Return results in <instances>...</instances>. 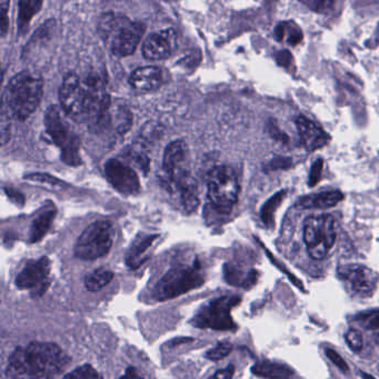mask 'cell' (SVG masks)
I'll list each match as a JSON object with an SVG mask.
<instances>
[{
    "mask_svg": "<svg viewBox=\"0 0 379 379\" xmlns=\"http://www.w3.org/2000/svg\"><path fill=\"white\" fill-rule=\"evenodd\" d=\"M59 99L65 114L78 123H99L111 106L105 82L95 76L82 80L77 75H67L59 92Z\"/></svg>",
    "mask_w": 379,
    "mask_h": 379,
    "instance_id": "1",
    "label": "cell"
},
{
    "mask_svg": "<svg viewBox=\"0 0 379 379\" xmlns=\"http://www.w3.org/2000/svg\"><path fill=\"white\" fill-rule=\"evenodd\" d=\"M70 361V357L56 344L33 341L11 353L7 376L11 379H53Z\"/></svg>",
    "mask_w": 379,
    "mask_h": 379,
    "instance_id": "2",
    "label": "cell"
},
{
    "mask_svg": "<svg viewBox=\"0 0 379 379\" xmlns=\"http://www.w3.org/2000/svg\"><path fill=\"white\" fill-rule=\"evenodd\" d=\"M162 178L168 190L177 192L180 197L198 190L190 170V149L185 141H172L165 149Z\"/></svg>",
    "mask_w": 379,
    "mask_h": 379,
    "instance_id": "3",
    "label": "cell"
},
{
    "mask_svg": "<svg viewBox=\"0 0 379 379\" xmlns=\"http://www.w3.org/2000/svg\"><path fill=\"white\" fill-rule=\"evenodd\" d=\"M44 92V82L37 75L23 72L11 78L6 89L8 111L17 119H26L36 111Z\"/></svg>",
    "mask_w": 379,
    "mask_h": 379,
    "instance_id": "4",
    "label": "cell"
},
{
    "mask_svg": "<svg viewBox=\"0 0 379 379\" xmlns=\"http://www.w3.org/2000/svg\"><path fill=\"white\" fill-rule=\"evenodd\" d=\"M143 23H135L123 16L106 13L99 23V33L111 41L115 56H129L136 50L144 33Z\"/></svg>",
    "mask_w": 379,
    "mask_h": 379,
    "instance_id": "5",
    "label": "cell"
},
{
    "mask_svg": "<svg viewBox=\"0 0 379 379\" xmlns=\"http://www.w3.org/2000/svg\"><path fill=\"white\" fill-rule=\"evenodd\" d=\"M65 111L57 106H50L45 115L47 133L52 137L55 144L62 149V157L68 165L80 164L79 139L75 135L64 116Z\"/></svg>",
    "mask_w": 379,
    "mask_h": 379,
    "instance_id": "6",
    "label": "cell"
},
{
    "mask_svg": "<svg viewBox=\"0 0 379 379\" xmlns=\"http://www.w3.org/2000/svg\"><path fill=\"white\" fill-rule=\"evenodd\" d=\"M205 278L198 265L177 266L170 269L155 286L154 296L158 300H172L180 295L203 286Z\"/></svg>",
    "mask_w": 379,
    "mask_h": 379,
    "instance_id": "7",
    "label": "cell"
},
{
    "mask_svg": "<svg viewBox=\"0 0 379 379\" xmlns=\"http://www.w3.org/2000/svg\"><path fill=\"white\" fill-rule=\"evenodd\" d=\"M308 254L316 260L326 258L336 243V227L331 216L309 217L304 226Z\"/></svg>",
    "mask_w": 379,
    "mask_h": 379,
    "instance_id": "8",
    "label": "cell"
},
{
    "mask_svg": "<svg viewBox=\"0 0 379 379\" xmlns=\"http://www.w3.org/2000/svg\"><path fill=\"white\" fill-rule=\"evenodd\" d=\"M113 241V225L109 221H95L80 235L75 255L82 260H95L109 253Z\"/></svg>",
    "mask_w": 379,
    "mask_h": 379,
    "instance_id": "9",
    "label": "cell"
},
{
    "mask_svg": "<svg viewBox=\"0 0 379 379\" xmlns=\"http://www.w3.org/2000/svg\"><path fill=\"white\" fill-rule=\"evenodd\" d=\"M239 296H225L212 300L198 310L192 324L198 328H210L215 331H234L235 322L231 309L241 302Z\"/></svg>",
    "mask_w": 379,
    "mask_h": 379,
    "instance_id": "10",
    "label": "cell"
},
{
    "mask_svg": "<svg viewBox=\"0 0 379 379\" xmlns=\"http://www.w3.org/2000/svg\"><path fill=\"white\" fill-rule=\"evenodd\" d=\"M239 182L231 167L218 166L208 176V196L221 212H229L238 198Z\"/></svg>",
    "mask_w": 379,
    "mask_h": 379,
    "instance_id": "11",
    "label": "cell"
},
{
    "mask_svg": "<svg viewBox=\"0 0 379 379\" xmlns=\"http://www.w3.org/2000/svg\"><path fill=\"white\" fill-rule=\"evenodd\" d=\"M339 278L346 282L353 292L361 296H370L376 290L377 276L372 269L359 264L339 266L337 269Z\"/></svg>",
    "mask_w": 379,
    "mask_h": 379,
    "instance_id": "12",
    "label": "cell"
},
{
    "mask_svg": "<svg viewBox=\"0 0 379 379\" xmlns=\"http://www.w3.org/2000/svg\"><path fill=\"white\" fill-rule=\"evenodd\" d=\"M105 172L113 187L125 195H136L141 190V182L136 172L117 159L106 163Z\"/></svg>",
    "mask_w": 379,
    "mask_h": 379,
    "instance_id": "13",
    "label": "cell"
},
{
    "mask_svg": "<svg viewBox=\"0 0 379 379\" xmlns=\"http://www.w3.org/2000/svg\"><path fill=\"white\" fill-rule=\"evenodd\" d=\"M50 272V260L47 257H41L37 260H31L21 269L16 277V286L21 290L37 288V292H43L46 288L45 282Z\"/></svg>",
    "mask_w": 379,
    "mask_h": 379,
    "instance_id": "14",
    "label": "cell"
},
{
    "mask_svg": "<svg viewBox=\"0 0 379 379\" xmlns=\"http://www.w3.org/2000/svg\"><path fill=\"white\" fill-rule=\"evenodd\" d=\"M177 35L172 29L150 33L145 39L143 54L149 60H162L172 56L176 48Z\"/></svg>",
    "mask_w": 379,
    "mask_h": 379,
    "instance_id": "15",
    "label": "cell"
},
{
    "mask_svg": "<svg viewBox=\"0 0 379 379\" xmlns=\"http://www.w3.org/2000/svg\"><path fill=\"white\" fill-rule=\"evenodd\" d=\"M164 74L159 67H141L131 74L129 78L131 85L143 92H153L162 86Z\"/></svg>",
    "mask_w": 379,
    "mask_h": 379,
    "instance_id": "16",
    "label": "cell"
},
{
    "mask_svg": "<svg viewBox=\"0 0 379 379\" xmlns=\"http://www.w3.org/2000/svg\"><path fill=\"white\" fill-rule=\"evenodd\" d=\"M297 128L308 151L317 150L327 144L328 137L325 131L307 118H298Z\"/></svg>",
    "mask_w": 379,
    "mask_h": 379,
    "instance_id": "17",
    "label": "cell"
},
{
    "mask_svg": "<svg viewBox=\"0 0 379 379\" xmlns=\"http://www.w3.org/2000/svg\"><path fill=\"white\" fill-rule=\"evenodd\" d=\"M157 238H158L157 235H141L133 241L128 254L126 256V263L131 269L138 268L146 262L149 251Z\"/></svg>",
    "mask_w": 379,
    "mask_h": 379,
    "instance_id": "18",
    "label": "cell"
},
{
    "mask_svg": "<svg viewBox=\"0 0 379 379\" xmlns=\"http://www.w3.org/2000/svg\"><path fill=\"white\" fill-rule=\"evenodd\" d=\"M251 372L256 376L265 379H290L295 373L287 365L276 361H258L251 367Z\"/></svg>",
    "mask_w": 379,
    "mask_h": 379,
    "instance_id": "19",
    "label": "cell"
},
{
    "mask_svg": "<svg viewBox=\"0 0 379 379\" xmlns=\"http://www.w3.org/2000/svg\"><path fill=\"white\" fill-rule=\"evenodd\" d=\"M258 274L256 270H251L248 274H243L238 267L233 265H226L225 280L233 286H243L245 288H251L256 284Z\"/></svg>",
    "mask_w": 379,
    "mask_h": 379,
    "instance_id": "20",
    "label": "cell"
},
{
    "mask_svg": "<svg viewBox=\"0 0 379 379\" xmlns=\"http://www.w3.org/2000/svg\"><path fill=\"white\" fill-rule=\"evenodd\" d=\"M343 199V195L339 192H327L302 198L300 206L305 208H329Z\"/></svg>",
    "mask_w": 379,
    "mask_h": 379,
    "instance_id": "21",
    "label": "cell"
},
{
    "mask_svg": "<svg viewBox=\"0 0 379 379\" xmlns=\"http://www.w3.org/2000/svg\"><path fill=\"white\" fill-rule=\"evenodd\" d=\"M114 273L106 268L96 269L85 278V286L89 292H98L113 280Z\"/></svg>",
    "mask_w": 379,
    "mask_h": 379,
    "instance_id": "22",
    "label": "cell"
},
{
    "mask_svg": "<svg viewBox=\"0 0 379 379\" xmlns=\"http://www.w3.org/2000/svg\"><path fill=\"white\" fill-rule=\"evenodd\" d=\"M54 218V210H49V212H46L43 215L39 216L36 221H33L31 229V243H37L46 235L47 231L50 229V225H52Z\"/></svg>",
    "mask_w": 379,
    "mask_h": 379,
    "instance_id": "23",
    "label": "cell"
},
{
    "mask_svg": "<svg viewBox=\"0 0 379 379\" xmlns=\"http://www.w3.org/2000/svg\"><path fill=\"white\" fill-rule=\"evenodd\" d=\"M41 5H43L41 1H33V0L21 1L19 4L21 6V13H19V27L21 29L25 28L28 25L33 16L39 11Z\"/></svg>",
    "mask_w": 379,
    "mask_h": 379,
    "instance_id": "24",
    "label": "cell"
},
{
    "mask_svg": "<svg viewBox=\"0 0 379 379\" xmlns=\"http://www.w3.org/2000/svg\"><path fill=\"white\" fill-rule=\"evenodd\" d=\"M355 321L367 331H379V310H370L357 316Z\"/></svg>",
    "mask_w": 379,
    "mask_h": 379,
    "instance_id": "25",
    "label": "cell"
},
{
    "mask_svg": "<svg viewBox=\"0 0 379 379\" xmlns=\"http://www.w3.org/2000/svg\"><path fill=\"white\" fill-rule=\"evenodd\" d=\"M62 379H103L99 373L90 365H82L75 369L74 372L66 375Z\"/></svg>",
    "mask_w": 379,
    "mask_h": 379,
    "instance_id": "26",
    "label": "cell"
},
{
    "mask_svg": "<svg viewBox=\"0 0 379 379\" xmlns=\"http://www.w3.org/2000/svg\"><path fill=\"white\" fill-rule=\"evenodd\" d=\"M233 351V345L229 341H221L217 346L210 349L206 353V358L210 361H217L229 356V353Z\"/></svg>",
    "mask_w": 379,
    "mask_h": 379,
    "instance_id": "27",
    "label": "cell"
},
{
    "mask_svg": "<svg viewBox=\"0 0 379 379\" xmlns=\"http://www.w3.org/2000/svg\"><path fill=\"white\" fill-rule=\"evenodd\" d=\"M345 339H346V343L347 345H348L349 348L353 349V351H361L363 346H364V339H363V335H361V331H357V329H349V331H347L346 336H345Z\"/></svg>",
    "mask_w": 379,
    "mask_h": 379,
    "instance_id": "28",
    "label": "cell"
},
{
    "mask_svg": "<svg viewBox=\"0 0 379 379\" xmlns=\"http://www.w3.org/2000/svg\"><path fill=\"white\" fill-rule=\"evenodd\" d=\"M326 355H327L329 361H331V363L341 370V372L345 373V374H347V373L349 372L348 365H347L345 359H344L337 351H334V349H327V351H326Z\"/></svg>",
    "mask_w": 379,
    "mask_h": 379,
    "instance_id": "29",
    "label": "cell"
},
{
    "mask_svg": "<svg viewBox=\"0 0 379 379\" xmlns=\"http://www.w3.org/2000/svg\"><path fill=\"white\" fill-rule=\"evenodd\" d=\"M129 159H131L137 166L141 168V170H145L147 172L149 168V159L146 155L141 150H136V149H133V150L128 151Z\"/></svg>",
    "mask_w": 379,
    "mask_h": 379,
    "instance_id": "30",
    "label": "cell"
},
{
    "mask_svg": "<svg viewBox=\"0 0 379 379\" xmlns=\"http://www.w3.org/2000/svg\"><path fill=\"white\" fill-rule=\"evenodd\" d=\"M235 374V367L233 365L226 367V368L218 370L215 375L210 377L209 379H233Z\"/></svg>",
    "mask_w": 379,
    "mask_h": 379,
    "instance_id": "31",
    "label": "cell"
},
{
    "mask_svg": "<svg viewBox=\"0 0 379 379\" xmlns=\"http://www.w3.org/2000/svg\"><path fill=\"white\" fill-rule=\"evenodd\" d=\"M8 6H9V4L6 3V1H4V3H1V11H0V16H1V19H0V26H1V33L5 35L6 31H7V11H8Z\"/></svg>",
    "mask_w": 379,
    "mask_h": 379,
    "instance_id": "32",
    "label": "cell"
},
{
    "mask_svg": "<svg viewBox=\"0 0 379 379\" xmlns=\"http://www.w3.org/2000/svg\"><path fill=\"white\" fill-rule=\"evenodd\" d=\"M119 379H145L144 377L141 376V374H139L138 372H137L136 369L133 368V367H131V368L127 369V372L125 373V375L123 376H121Z\"/></svg>",
    "mask_w": 379,
    "mask_h": 379,
    "instance_id": "33",
    "label": "cell"
},
{
    "mask_svg": "<svg viewBox=\"0 0 379 379\" xmlns=\"http://www.w3.org/2000/svg\"><path fill=\"white\" fill-rule=\"evenodd\" d=\"M361 378L363 379H376L374 376H372L370 374H367V373H361Z\"/></svg>",
    "mask_w": 379,
    "mask_h": 379,
    "instance_id": "34",
    "label": "cell"
},
{
    "mask_svg": "<svg viewBox=\"0 0 379 379\" xmlns=\"http://www.w3.org/2000/svg\"><path fill=\"white\" fill-rule=\"evenodd\" d=\"M377 341H378L379 343V334H378V336H377Z\"/></svg>",
    "mask_w": 379,
    "mask_h": 379,
    "instance_id": "35",
    "label": "cell"
}]
</instances>
